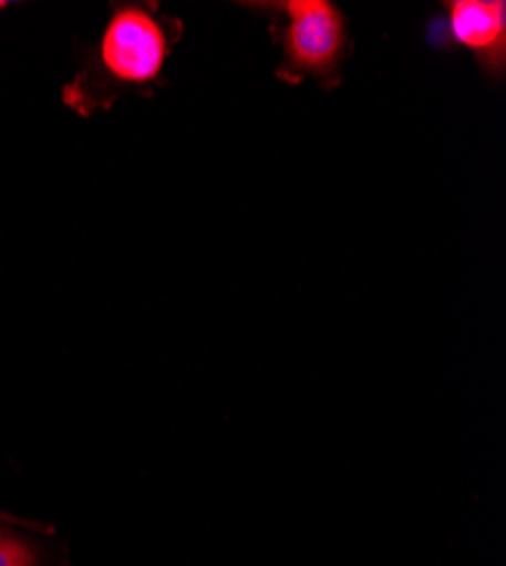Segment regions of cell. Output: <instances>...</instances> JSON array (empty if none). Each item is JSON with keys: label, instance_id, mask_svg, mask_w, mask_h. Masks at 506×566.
I'll use <instances>...</instances> for the list:
<instances>
[{"label": "cell", "instance_id": "cell-2", "mask_svg": "<svg viewBox=\"0 0 506 566\" xmlns=\"http://www.w3.org/2000/svg\"><path fill=\"white\" fill-rule=\"evenodd\" d=\"M246 8L266 17L272 41L280 49L282 82L313 80L326 88L337 86L350 55L345 14L330 0H261Z\"/></svg>", "mask_w": 506, "mask_h": 566}, {"label": "cell", "instance_id": "cell-1", "mask_svg": "<svg viewBox=\"0 0 506 566\" xmlns=\"http://www.w3.org/2000/svg\"><path fill=\"white\" fill-rule=\"evenodd\" d=\"M155 6H116L91 64L64 88V101L80 114L110 107L118 91L140 88L157 82L171 57L177 21L168 25Z\"/></svg>", "mask_w": 506, "mask_h": 566}, {"label": "cell", "instance_id": "cell-4", "mask_svg": "<svg viewBox=\"0 0 506 566\" xmlns=\"http://www.w3.org/2000/svg\"><path fill=\"white\" fill-rule=\"evenodd\" d=\"M0 566H37V555L23 539L0 531Z\"/></svg>", "mask_w": 506, "mask_h": 566}, {"label": "cell", "instance_id": "cell-5", "mask_svg": "<svg viewBox=\"0 0 506 566\" xmlns=\"http://www.w3.org/2000/svg\"><path fill=\"white\" fill-rule=\"evenodd\" d=\"M0 518H10V522H17V518H12V516H8V514H0Z\"/></svg>", "mask_w": 506, "mask_h": 566}, {"label": "cell", "instance_id": "cell-6", "mask_svg": "<svg viewBox=\"0 0 506 566\" xmlns=\"http://www.w3.org/2000/svg\"><path fill=\"white\" fill-rule=\"evenodd\" d=\"M6 8V3H0V10H3Z\"/></svg>", "mask_w": 506, "mask_h": 566}, {"label": "cell", "instance_id": "cell-3", "mask_svg": "<svg viewBox=\"0 0 506 566\" xmlns=\"http://www.w3.org/2000/svg\"><path fill=\"white\" fill-rule=\"evenodd\" d=\"M447 30L479 69L499 80L506 69V3L504 0H447Z\"/></svg>", "mask_w": 506, "mask_h": 566}]
</instances>
